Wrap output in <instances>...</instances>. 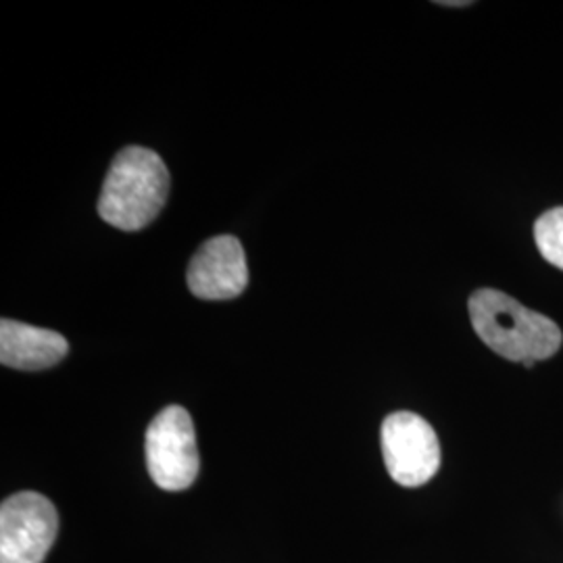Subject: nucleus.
<instances>
[{
	"instance_id": "nucleus-5",
	"label": "nucleus",
	"mask_w": 563,
	"mask_h": 563,
	"mask_svg": "<svg viewBox=\"0 0 563 563\" xmlns=\"http://www.w3.org/2000/svg\"><path fill=\"white\" fill-rule=\"evenodd\" d=\"M383 455L390 478L407 488L430 483L441 467L434 428L411 411L390 413L383 423Z\"/></svg>"
},
{
	"instance_id": "nucleus-7",
	"label": "nucleus",
	"mask_w": 563,
	"mask_h": 563,
	"mask_svg": "<svg viewBox=\"0 0 563 563\" xmlns=\"http://www.w3.org/2000/svg\"><path fill=\"white\" fill-rule=\"evenodd\" d=\"M67 351L69 344L65 336L55 330L15 320L0 322V363L7 367L41 372L57 365Z\"/></svg>"
},
{
	"instance_id": "nucleus-4",
	"label": "nucleus",
	"mask_w": 563,
	"mask_h": 563,
	"mask_svg": "<svg viewBox=\"0 0 563 563\" xmlns=\"http://www.w3.org/2000/svg\"><path fill=\"white\" fill-rule=\"evenodd\" d=\"M59 534V514L41 493L23 490L0 505V563H42Z\"/></svg>"
},
{
	"instance_id": "nucleus-8",
	"label": "nucleus",
	"mask_w": 563,
	"mask_h": 563,
	"mask_svg": "<svg viewBox=\"0 0 563 563\" xmlns=\"http://www.w3.org/2000/svg\"><path fill=\"white\" fill-rule=\"evenodd\" d=\"M534 241L544 260L563 269V207H555L537 220Z\"/></svg>"
},
{
	"instance_id": "nucleus-2",
	"label": "nucleus",
	"mask_w": 563,
	"mask_h": 563,
	"mask_svg": "<svg viewBox=\"0 0 563 563\" xmlns=\"http://www.w3.org/2000/svg\"><path fill=\"white\" fill-rule=\"evenodd\" d=\"M167 197L169 169L162 157L144 146H125L102 184L99 216L118 230L136 232L155 222Z\"/></svg>"
},
{
	"instance_id": "nucleus-1",
	"label": "nucleus",
	"mask_w": 563,
	"mask_h": 563,
	"mask_svg": "<svg viewBox=\"0 0 563 563\" xmlns=\"http://www.w3.org/2000/svg\"><path fill=\"white\" fill-rule=\"evenodd\" d=\"M470 320L484 344L509 362L534 367L553 357L562 346V328L501 290L481 288L470 302Z\"/></svg>"
},
{
	"instance_id": "nucleus-9",
	"label": "nucleus",
	"mask_w": 563,
	"mask_h": 563,
	"mask_svg": "<svg viewBox=\"0 0 563 563\" xmlns=\"http://www.w3.org/2000/svg\"><path fill=\"white\" fill-rule=\"evenodd\" d=\"M439 4H443V7H465L470 2L467 0H441Z\"/></svg>"
},
{
	"instance_id": "nucleus-6",
	"label": "nucleus",
	"mask_w": 563,
	"mask_h": 563,
	"mask_svg": "<svg viewBox=\"0 0 563 563\" xmlns=\"http://www.w3.org/2000/svg\"><path fill=\"white\" fill-rule=\"evenodd\" d=\"M188 288L205 301L241 297L249 284V267L241 241L216 236L202 244L188 265Z\"/></svg>"
},
{
	"instance_id": "nucleus-3",
	"label": "nucleus",
	"mask_w": 563,
	"mask_h": 563,
	"mask_svg": "<svg viewBox=\"0 0 563 563\" xmlns=\"http://www.w3.org/2000/svg\"><path fill=\"white\" fill-rule=\"evenodd\" d=\"M144 453L146 470L159 488L178 493L192 486L201 462L190 413L180 405L159 411L146 430Z\"/></svg>"
}]
</instances>
